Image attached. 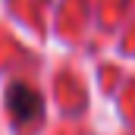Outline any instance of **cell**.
I'll return each instance as SVG.
<instances>
[{"label": "cell", "instance_id": "1", "mask_svg": "<svg viewBox=\"0 0 135 135\" xmlns=\"http://www.w3.org/2000/svg\"><path fill=\"white\" fill-rule=\"evenodd\" d=\"M6 107H9V113L19 123H32L41 113V94L32 85H25V82H13L6 88Z\"/></svg>", "mask_w": 135, "mask_h": 135}]
</instances>
